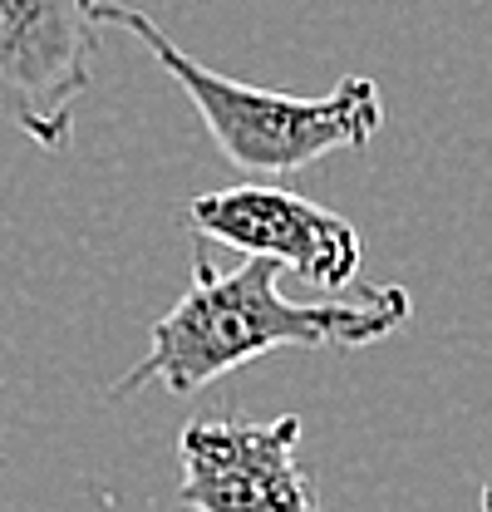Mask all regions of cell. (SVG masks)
Returning <instances> with one entry per match:
<instances>
[{
  "instance_id": "5",
  "label": "cell",
  "mask_w": 492,
  "mask_h": 512,
  "mask_svg": "<svg viewBox=\"0 0 492 512\" xmlns=\"http://www.w3.org/2000/svg\"><path fill=\"white\" fill-rule=\"evenodd\" d=\"M187 222L197 237L237 247L246 256H266L281 271H296L315 291L340 296L345 286H360V232L340 212L310 202L286 188H227L197 192L187 202Z\"/></svg>"
},
{
  "instance_id": "4",
  "label": "cell",
  "mask_w": 492,
  "mask_h": 512,
  "mask_svg": "<svg viewBox=\"0 0 492 512\" xmlns=\"http://www.w3.org/2000/svg\"><path fill=\"white\" fill-rule=\"evenodd\" d=\"M301 419H187L178 434V508L187 512H325L301 463Z\"/></svg>"
},
{
  "instance_id": "2",
  "label": "cell",
  "mask_w": 492,
  "mask_h": 512,
  "mask_svg": "<svg viewBox=\"0 0 492 512\" xmlns=\"http://www.w3.org/2000/svg\"><path fill=\"white\" fill-rule=\"evenodd\" d=\"M89 15H94V25H114L128 40H138L178 79V89L197 104L202 128L212 133L217 153L242 173H261V178L266 173H301L330 153L365 148L384 124V99H379V84L369 74H345L320 99L276 94V89H256V84H242L232 74H217L202 60H192L138 5L94 0Z\"/></svg>"
},
{
  "instance_id": "1",
  "label": "cell",
  "mask_w": 492,
  "mask_h": 512,
  "mask_svg": "<svg viewBox=\"0 0 492 512\" xmlns=\"http://www.w3.org/2000/svg\"><path fill=\"white\" fill-rule=\"evenodd\" d=\"M409 316L414 296L404 286H360V301L301 306L281 296L276 261L246 256L242 266L227 271L212 266L207 252H197L187 291L148 330V355L109 394L128 399L138 384H163L168 394L187 399L271 350H360L394 335Z\"/></svg>"
},
{
  "instance_id": "3",
  "label": "cell",
  "mask_w": 492,
  "mask_h": 512,
  "mask_svg": "<svg viewBox=\"0 0 492 512\" xmlns=\"http://www.w3.org/2000/svg\"><path fill=\"white\" fill-rule=\"evenodd\" d=\"M94 0H0V119L45 153L74 138L94 84Z\"/></svg>"
},
{
  "instance_id": "6",
  "label": "cell",
  "mask_w": 492,
  "mask_h": 512,
  "mask_svg": "<svg viewBox=\"0 0 492 512\" xmlns=\"http://www.w3.org/2000/svg\"><path fill=\"white\" fill-rule=\"evenodd\" d=\"M483 512H492V478L483 483Z\"/></svg>"
}]
</instances>
